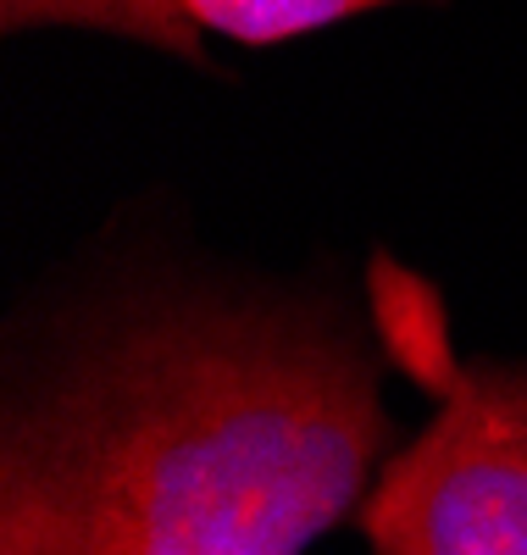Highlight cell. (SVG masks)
<instances>
[{
  "label": "cell",
  "instance_id": "6da1fadb",
  "mask_svg": "<svg viewBox=\"0 0 527 555\" xmlns=\"http://www.w3.org/2000/svg\"><path fill=\"white\" fill-rule=\"evenodd\" d=\"M389 434L339 322L139 306L12 400L0 555H300L361 500Z\"/></svg>",
  "mask_w": 527,
  "mask_h": 555
},
{
  "label": "cell",
  "instance_id": "7a4b0ae2",
  "mask_svg": "<svg viewBox=\"0 0 527 555\" xmlns=\"http://www.w3.org/2000/svg\"><path fill=\"white\" fill-rule=\"evenodd\" d=\"M377 555H527V366H450L445 405L361 500Z\"/></svg>",
  "mask_w": 527,
  "mask_h": 555
},
{
  "label": "cell",
  "instance_id": "3957f363",
  "mask_svg": "<svg viewBox=\"0 0 527 555\" xmlns=\"http://www.w3.org/2000/svg\"><path fill=\"white\" fill-rule=\"evenodd\" d=\"M0 23L12 34L17 28H101V34H128L162 44V51H183L201 62V34L183 28V17L167 7V0H0Z\"/></svg>",
  "mask_w": 527,
  "mask_h": 555
},
{
  "label": "cell",
  "instance_id": "277c9868",
  "mask_svg": "<svg viewBox=\"0 0 527 555\" xmlns=\"http://www.w3.org/2000/svg\"><path fill=\"white\" fill-rule=\"evenodd\" d=\"M195 34H228L239 44H278L295 34H317L356 12L389 7V0H167Z\"/></svg>",
  "mask_w": 527,
  "mask_h": 555
}]
</instances>
